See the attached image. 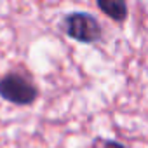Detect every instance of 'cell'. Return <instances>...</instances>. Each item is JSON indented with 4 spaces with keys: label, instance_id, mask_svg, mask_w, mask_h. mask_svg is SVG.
I'll return each mask as SVG.
<instances>
[{
    "label": "cell",
    "instance_id": "1",
    "mask_svg": "<svg viewBox=\"0 0 148 148\" xmlns=\"http://www.w3.org/2000/svg\"><path fill=\"white\" fill-rule=\"evenodd\" d=\"M0 98L18 106H28L37 101L38 91L28 79L18 73H9L0 79Z\"/></svg>",
    "mask_w": 148,
    "mask_h": 148
},
{
    "label": "cell",
    "instance_id": "2",
    "mask_svg": "<svg viewBox=\"0 0 148 148\" xmlns=\"http://www.w3.org/2000/svg\"><path fill=\"white\" fill-rule=\"evenodd\" d=\"M63 30L66 35L82 44H92L101 38V26L98 19L87 12H73L63 19Z\"/></svg>",
    "mask_w": 148,
    "mask_h": 148
},
{
    "label": "cell",
    "instance_id": "3",
    "mask_svg": "<svg viewBox=\"0 0 148 148\" xmlns=\"http://www.w3.org/2000/svg\"><path fill=\"white\" fill-rule=\"evenodd\" d=\"M98 7L113 21H124L127 18V5L125 0H96Z\"/></svg>",
    "mask_w": 148,
    "mask_h": 148
},
{
    "label": "cell",
    "instance_id": "4",
    "mask_svg": "<svg viewBox=\"0 0 148 148\" xmlns=\"http://www.w3.org/2000/svg\"><path fill=\"white\" fill-rule=\"evenodd\" d=\"M98 148H127V146L120 141H115V139H99Z\"/></svg>",
    "mask_w": 148,
    "mask_h": 148
}]
</instances>
